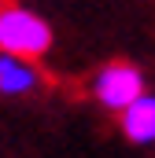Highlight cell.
<instances>
[{
  "label": "cell",
  "mask_w": 155,
  "mask_h": 158,
  "mask_svg": "<svg viewBox=\"0 0 155 158\" xmlns=\"http://www.w3.org/2000/svg\"><path fill=\"white\" fill-rule=\"evenodd\" d=\"M122 132L133 143H152L155 140V96H137L133 103L122 107Z\"/></svg>",
  "instance_id": "277c9868"
},
{
  "label": "cell",
  "mask_w": 155,
  "mask_h": 158,
  "mask_svg": "<svg viewBox=\"0 0 155 158\" xmlns=\"http://www.w3.org/2000/svg\"><path fill=\"white\" fill-rule=\"evenodd\" d=\"M144 92V77L137 66L129 63H111L92 77V96L107 107V110H122L126 103H133Z\"/></svg>",
  "instance_id": "7a4b0ae2"
},
{
  "label": "cell",
  "mask_w": 155,
  "mask_h": 158,
  "mask_svg": "<svg viewBox=\"0 0 155 158\" xmlns=\"http://www.w3.org/2000/svg\"><path fill=\"white\" fill-rule=\"evenodd\" d=\"M52 48V26L37 11L22 4H4L0 7V52L22 55V59H41Z\"/></svg>",
  "instance_id": "6da1fadb"
},
{
  "label": "cell",
  "mask_w": 155,
  "mask_h": 158,
  "mask_svg": "<svg viewBox=\"0 0 155 158\" xmlns=\"http://www.w3.org/2000/svg\"><path fill=\"white\" fill-rule=\"evenodd\" d=\"M41 85V74L33 66V59H22V55H7L0 52V96H30Z\"/></svg>",
  "instance_id": "3957f363"
}]
</instances>
